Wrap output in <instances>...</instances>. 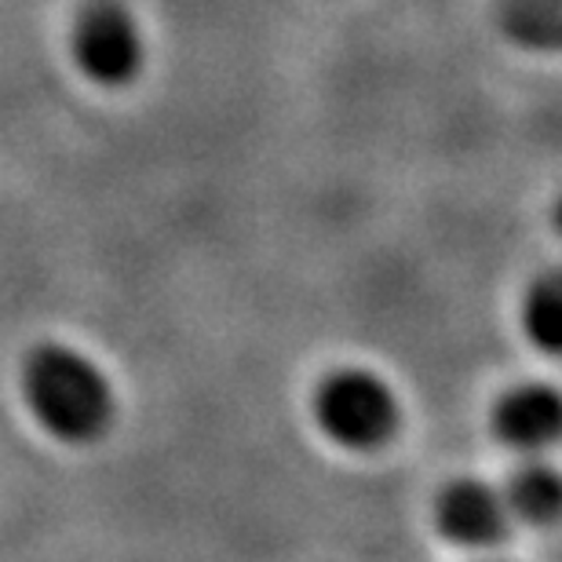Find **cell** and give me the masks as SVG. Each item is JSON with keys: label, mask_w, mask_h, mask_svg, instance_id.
Segmentation results:
<instances>
[{"label": "cell", "mask_w": 562, "mask_h": 562, "mask_svg": "<svg viewBox=\"0 0 562 562\" xmlns=\"http://www.w3.org/2000/svg\"><path fill=\"white\" fill-rule=\"evenodd\" d=\"M22 395L44 431L66 446L99 442L117 417L110 376L66 344L33 347L22 366Z\"/></svg>", "instance_id": "1"}, {"label": "cell", "mask_w": 562, "mask_h": 562, "mask_svg": "<svg viewBox=\"0 0 562 562\" xmlns=\"http://www.w3.org/2000/svg\"><path fill=\"white\" fill-rule=\"evenodd\" d=\"M70 44L77 70L99 88H125L146 66V41L139 22L114 0L81 11Z\"/></svg>", "instance_id": "3"}, {"label": "cell", "mask_w": 562, "mask_h": 562, "mask_svg": "<svg viewBox=\"0 0 562 562\" xmlns=\"http://www.w3.org/2000/svg\"><path fill=\"white\" fill-rule=\"evenodd\" d=\"M493 431L501 446L519 453H544L562 442V391L548 384H522L504 391L493 406Z\"/></svg>", "instance_id": "5"}, {"label": "cell", "mask_w": 562, "mask_h": 562, "mask_svg": "<svg viewBox=\"0 0 562 562\" xmlns=\"http://www.w3.org/2000/svg\"><path fill=\"white\" fill-rule=\"evenodd\" d=\"M314 420L329 442L351 453H376L402 427L398 395L369 369H336L314 391Z\"/></svg>", "instance_id": "2"}, {"label": "cell", "mask_w": 562, "mask_h": 562, "mask_svg": "<svg viewBox=\"0 0 562 562\" xmlns=\"http://www.w3.org/2000/svg\"><path fill=\"white\" fill-rule=\"evenodd\" d=\"M493 19L515 48L562 52V0H497Z\"/></svg>", "instance_id": "7"}, {"label": "cell", "mask_w": 562, "mask_h": 562, "mask_svg": "<svg viewBox=\"0 0 562 562\" xmlns=\"http://www.w3.org/2000/svg\"><path fill=\"white\" fill-rule=\"evenodd\" d=\"M522 333L537 351L562 358V271L530 281L522 296Z\"/></svg>", "instance_id": "8"}, {"label": "cell", "mask_w": 562, "mask_h": 562, "mask_svg": "<svg viewBox=\"0 0 562 562\" xmlns=\"http://www.w3.org/2000/svg\"><path fill=\"white\" fill-rule=\"evenodd\" d=\"M504 504H508L512 519L552 526L562 519V475L552 464L526 460L522 468L512 471L508 486H504Z\"/></svg>", "instance_id": "6"}, {"label": "cell", "mask_w": 562, "mask_h": 562, "mask_svg": "<svg viewBox=\"0 0 562 562\" xmlns=\"http://www.w3.org/2000/svg\"><path fill=\"white\" fill-rule=\"evenodd\" d=\"M435 519L446 541L464 548H490L508 537L512 515L504 493L479 479H460L442 490L435 504Z\"/></svg>", "instance_id": "4"}, {"label": "cell", "mask_w": 562, "mask_h": 562, "mask_svg": "<svg viewBox=\"0 0 562 562\" xmlns=\"http://www.w3.org/2000/svg\"><path fill=\"white\" fill-rule=\"evenodd\" d=\"M555 231H559V238H562V198H559V205H555Z\"/></svg>", "instance_id": "9"}]
</instances>
